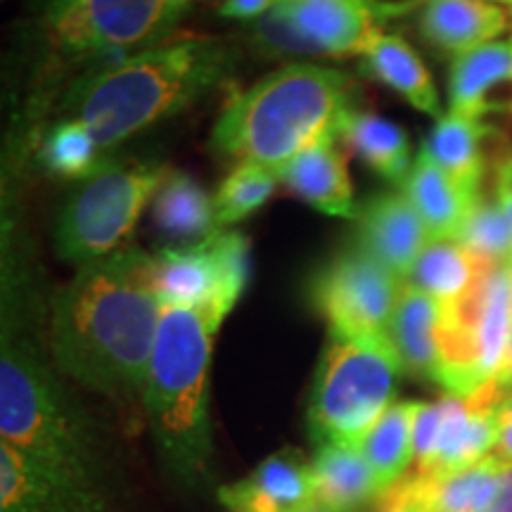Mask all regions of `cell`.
<instances>
[{"label": "cell", "mask_w": 512, "mask_h": 512, "mask_svg": "<svg viewBox=\"0 0 512 512\" xmlns=\"http://www.w3.org/2000/svg\"><path fill=\"white\" fill-rule=\"evenodd\" d=\"M150 268V254L121 247L55 294L50 347L64 375L117 399L143 392L164 311Z\"/></svg>", "instance_id": "1"}, {"label": "cell", "mask_w": 512, "mask_h": 512, "mask_svg": "<svg viewBox=\"0 0 512 512\" xmlns=\"http://www.w3.org/2000/svg\"><path fill=\"white\" fill-rule=\"evenodd\" d=\"M356 83L318 64H287L226 102L211 150L238 164L280 171L325 138H337L354 112Z\"/></svg>", "instance_id": "2"}, {"label": "cell", "mask_w": 512, "mask_h": 512, "mask_svg": "<svg viewBox=\"0 0 512 512\" xmlns=\"http://www.w3.org/2000/svg\"><path fill=\"white\" fill-rule=\"evenodd\" d=\"M228 69L230 50L221 41L178 38L83 79L67 102V112L105 150L185 110L209 93Z\"/></svg>", "instance_id": "3"}, {"label": "cell", "mask_w": 512, "mask_h": 512, "mask_svg": "<svg viewBox=\"0 0 512 512\" xmlns=\"http://www.w3.org/2000/svg\"><path fill=\"white\" fill-rule=\"evenodd\" d=\"M223 320L207 309H164L143 403L166 467L185 484L209 477V363Z\"/></svg>", "instance_id": "4"}, {"label": "cell", "mask_w": 512, "mask_h": 512, "mask_svg": "<svg viewBox=\"0 0 512 512\" xmlns=\"http://www.w3.org/2000/svg\"><path fill=\"white\" fill-rule=\"evenodd\" d=\"M0 434L57 482L81 494L105 496L91 434L46 361L10 332H5L0 356Z\"/></svg>", "instance_id": "5"}, {"label": "cell", "mask_w": 512, "mask_h": 512, "mask_svg": "<svg viewBox=\"0 0 512 512\" xmlns=\"http://www.w3.org/2000/svg\"><path fill=\"white\" fill-rule=\"evenodd\" d=\"M401 373L389 339L368 342L330 335L309 403L313 439L320 446H356L392 406Z\"/></svg>", "instance_id": "6"}, {"label": "cell", "mask_w": 512, "mask_h": 512, "mask_svg": "<svg viewBox=\"0 0 512 512\" xmlns=\"http://www.w3.org/2000/svg\"><path fill=\"white\" fill-rule=\"evenodd\" d=\"M512 330V275L491 268L453 302L439 304L434 382L470 396L496 377Z\"/></svg>", "instance_id": "7"}, {"label": "cell", "mask_w": 512, "mask_h": 512, "mask_svg": "<svg viewBox=\"0 0 512 512\" xmlns=\"http://www.w3.org/2000/svg\"><path fill=\"white\" fill-rule=\"evenodd\" d=\"M169 174L162 164L100 166L72 192L57 219L55 245L62 259L86 266L119 252Z\"/></svg>", "instance_id": "8"}, {"label": "cell", "mask_w": 512, "mask_h": 512, "mask_svg": "<svg viewBox=\"0 0 512 512\" xmlns=\"http://www.w3.org/2000/svg\"><path fill=\"white\" fill-rule=\"evenodd\" d=\"M394 10L380 0H273L256 41L273 55H366Z\"/></svg>", "instance_id": "9"}, {"label": "cell", "mask_w": 512, "mask_h": 512, "mask_svg": "<svg viewBox=\"0 0 512 512\" xmlns=\"http://www.w3.org/2000/svg\"><path fill=\"white\" fill-rule=\"evenodd\" d=\"M152 290L164 309H207L226 320L249 278V240L216 230L188 247H166L152 256Z\"/></svg>", "instance_id": "10"}, {"label": "cell", "mask_w": 512, "mask_h": 512, "mask_svg": "<svg viewBox=\"0 0 512 512\" xmlns=\"http://www.w3.org/2000/svg\"><path fill=\"white\" fill-rule=\"evenodd\" d=\"M174 17L171 0H46L43 8L48 41L79 62L145 46Z\"/></svg>", "instance_id": "11"}, {"label": "cell", "mask_w": 512, "mask_h": 512, "mask_svg": "<svg viewBox=\"0 0 512 512\" xmlns=\"http://www.w3.org/2000/svg\"><path fill=\"white\" fill-rule=\"evenodd\" d=\"M403 283L406 280L356 245L316 273L311 302L328 320L330 335L375 342L389 339L387 328Z\"/></svg>", "instance_id": "12"}, {"label": "cell", "mask_w": 512, "mask_h": 512, "mask_svg": "<svg viewBox=\"0 0 512 512\" xmlns=\"http://www.w3.org/2000/svg\"><path fill=\"white\" fill-rule=\"evenodd\" d=\"M503 392L505 389L491 380L470 396L446 394L439 399L437 439L425 463L413 467V475H448L494 456L498 441L496 408Z\"/></svg>", "instance_id": "13"}, {"label": "cell", "mask_w": 512, "mask_h": 512, "mask_svg": "<svg viewBox=\"0 0 512 512\" xmlns=\"http://www.w3.org/2000/svg\"><path fill=\"white\" fill-rule=\"evenodd\" d=\"M430 240L425 223L406 195L382 192L358 209V245L401 280L411 278Z\"/></svg>", "instance_id": "14"}, {"label": "cell", "mask_w": 512, "mask_h": 512, "mask_svg": "<svg viewBox=\"0 0 512 512\" xmlns=\"http://www.w3.org/2000/svg\"><path fill=\"white\" fill-rule=\"evenodd\" d=\"M219 501L230 512H302L316 508L311 463L299 451H280L256 465L252 475L221 486Z\"/></svg>", "instance_id": "15"}, {"label": "cell", "mask_w": 512, "mask_h": 512, "mask_svg": "<svg viewBox=\"0 0 512 512\" xmlns=\"http://www.w3.org/2000/svg\"><path fill=\"white\" fill-rule=\"evenodd\" d=\"M510 27L508 8L491 0H420V34L453 57L498 41Z\"/></svg>", "instance_id": "16"}, {"label": "cell", "mask_w": 512, "mask_h": 512, "mask_svg": "<svg viewBox=\"0 0 512 512\" xmlns=\"http://www.w3.org/2000/svg\"><path fill=\"white\" fill-rule=\"evenodd\" d=\"M0 512H112L105 496L57 482L10 444H0Z\"/></svg>", "instance_id": "17"}, {"label": "cell", "mask_w": 512, "mask_h": 512, "mask_svg": "<svg viewBox=\"0 0 512 512\" xmlns=\"http://www.w3.org/2000/svg\"><path fill=\"white\" fill-rule=\"evenodd\" d=\"M278 176L299 200L323 214L358 219L347 157L337 147V138L320 140L311 150L294 157Z\"/></svg>", "instance_id": "18"}, {"label": "cell", "mask_w": 512, "mask_h": 512, "mask_svg": "<svg viewBox=\"0 0 512 512\" xmlns=\"http://www.w3.org/2000/svg\"><path fill=\"white\" fill-rule=\"evenodd\" d=\"M403 195L418 211L432 240H456L465 221L479 207L484 197L472 195L463 185H458L441 166L434 162L430 152L422 147L413 162L411 174L406 176Z\"/></svg>", "instance_id": "19"}, {"label": "cell", "mask_w": 512, "mask_h": 512, "mask_svg": "<svg viewBox=\"0 0 512 512\" xmlns=\"http://www.w3.org/2000/svg\"><path fill=\"white\" fill-rule=\"evenodd\" d=\"M439 302L418 285L403 283L399 302L389 320V342L399 356L403 373L434 380L437 368Z\"/></svg>", "instance_id": "20"}, {"label": "cell", "mask_w": 512, "mask_h": 512, "mask_svg": "<svg viewBox=\"0 0 512 512\" xmlns=\"http://www.w3.org/2000/svg\"><path fill=\"white\" fill-rule=\"evenodd\" d=\"M316 508L351 512L384 494L373 467L354 444H323L311 463Z\"/></svg>", "instance_id": "21"}, {"label": "cell", "mask_w": 512, "mask_h": 512, "mask_svg": "<svg viewBox=\"0 0 512 512\" xmlns=\"http://www.w3.org/2000/svg\"><path fill=\"white\" fill-rule=\"evenodd\" d=\"M361 69L363 74L373 76L399 93L403 100L411 102L418 112L441 119V100L430 69L406 38L382 34L375 46L363 55Z\"/></svg>", "instance_id": "22"}, {"label": "cell", "mask_w": 512, "mask_h": 512, "mask_svg": "<svg viewBox=\"0 0 512 512\" xmlns=\"http://www.w3.org/2000/svg\"><path fill=\"white\" fill-rule=\"evenodd\" d=\"M498 83H512V36L484 43L453 57L448 102L453 114L482 119L491 110L489 93Z\"/></svg>", "instance_id": "23"}, {"label": "cell", "mask_w": 512, "mask_h": 512, "mask_svg": "<svg viewBox=\"0 0 512 512\" xmlns=\"http://www.w3.org/2000/svg\"><path fill=\"white\" fill-rule=\"evenodd\" d=\"M503 460L496 456L439 477H403L399 489L430 512H479L494 494Z\"/></svg>", "instance_id": "24"}, {"label": "cell", "mask_w": 512, "mask_h": 512, "mask_svg": "<svg viewBox=\"0 0 512 512\" xmlns=\"http://www.w3.org/2000/svg\"><path fill=\"white\" fill-rule=\"evenodd\" d=\"M491 128L482 119L463 117V114L448 112L441 117L425 140V150L430 152L434 162L446 171L458 185L470 190L472 195H482L486 157L484 140Z\"/></svg>", "instance_id": "25"}, {"label": "cell", "mask_w": 512, "mask_h": 512, "mask_svg": "<svg viewBox=\"0 0 512 512\" xmlns=\"http://www.w3.org/2000/svg\"><path fill=\"white\" fill-rule=\"evenodd\" d=\"M420 401H399L384 411L370 432L358 441V451L373 467L377 482L387 494L406 477L415 460V420H418Z\"/></svg>", "instance_id": "26"}, {"label": "cell", "mask_w": 512, "mask_h": 512, "mask_svg": "<svg viewBox=\"0 0 512 512\" xmlns=\"http://www.w3.org/2000/svg\"><path fill=\"white\" fill-rule=\"evenodd\" d=\"M496 266L494 261L475 254L458 240H430L406 283L418 285L439 304H446L463 297L479 278H484Z\"/></svg>", "instance_id": "27"}, {"label": "cell", "mask_w": 512, "mask_h": 512, "mask_svg": "<svg viewBox=\"0 0 512 512\" xmlns=\"http://www.w3.org/2000/svg\"><path fill=\"white\" fill-rule=\"evenodd\" d=\"M339 136L344 138L351 152H356L370 169L387 181L401 185L411 174V140L394 121L354 110L344 121Z\"/></svg>", "instance_id": "28"}, {"label": "cell", "mask_w": 512, "mask_h": 512, "mask_svg": "<svg viewBox=\"0 0 512 512\" xmlns=\"http://www.w3.org/2000/svg\"><path fill=\"white\" fill-rule=\"evenodd\" d=\"M155 223L169 240L197 245L216 233L214 200L188 174L171 171L155 197Z\"/></svg>", "instance_id": "29"}, {"label": "cell", "mask_w": 512, "mask_h": 512, "mask_svg": "<svg viewBox=\"0 0 512 512\" xmlns=\"http://www.w3.org/2000/svg\"><path fill=\"white\" fill-rule=\"evenodd\" d=\"M280 176L266 166L256 164H238L221 183L214 197V221L216 230L223 226H233L256 209L266 204L273 195Z\"/></svg>", "instance_id": "30"}, {"label": "cell", "mask_w": 512, "mask_h": 512, "mask_svg": "<svg viewBox=\"0 0 512 512\" xmlns=\"http://www.w3.org/2000/svg\"><path fill=\"white\" fill-rule=\"evenodd\" d=\"M98 143L93 133L81 121L67 119L53 126L43 140L41 157L43 164L55 174L67 178H88L98 166Z\"/></svg>", "instance_id": "31"}, {"label": "cell", "mask_w": 512, "mask_h": 512, "mask_svg": "<svg viewBox=\"0 0 512 512\" xmlns=\"http://www.w3.org/2000/svg\"><path fill=\"white\" fill-rule=\"evenodd\" d=\"M456 240L484 259L508 266L512 259V219L496 200H482Z\"/></svg>", "instance_id": "32"}, {"label": "cell", "mask_w": 512, "mask_h": 512, "mask_svg": "<svg viewBox=\"0 0 512 512\" xmlns=\"http://www.w3.org/2000/svg\"><path fill=\"white\" fill-rule=\"evenodd\" d=\"M498 420V441L494 448V456L503 463H512V392L505 389L501 401L496 408Z\"/></svg>", "instance_id": "33"}, {"label": "cell", "mask_w": 512, "mask_h": 512, "mask_svg": "<svg viewBox=\"0 0 512 512\" xmlns=\"http://www.w3.org/2000/svg\"><path fill=\"white\" fill-rule=\"evenodd\" d=\"M479 512H512V463H503L494 494Z\"/></svg>", "instance_id": "34"}, {"label": "cell", "mask_w": 512, "mask_h": 512, "mask_svg": "<svg viewBox=\"0 0 512 512\" xmlns=\"http://www.w3.org/2000/svg\"><path fill=\"white\" fill-rule=\"evenodd\" d=\"M273 0H223L221 15L230 19H259L271 10Z\"/></svg>", "instance_id": "35"}, {"label": "cell", "mask_w": 512, "mask_h": 512, "mask_svg": "<svg viewBox=\"0 0 512 512\" xmlns=\"http://www.w3.org/2000/svg\"><path fill=\"white\" fill-rule=\"evenodd\" d=\"M384 512H430L422 508L418 501H413L411 496H406L399 486H392V489L384 494Z\"/></svg>", "instance_id": "36"}, {"label": "cell", "mask_w": 512, "mask_h": 512, "mask_svg": "<svg viewBox=\"0 0 512 512\" xmlns=\"http://www.w3.org/2000/svg\"><path fill=\"white\" fill-rule=\"evenodd\" d=\"M496 384L501 389H508L512 392V330H510V339H508V347H505V354L501 358V366L496 370Z\"/></svg>", "instance_id": "37"}, {"label": "cell", "mask_w": 512, "mask_h": 512, "mask_svg": "<svg viewBox=\"0 0 512 512\" xmlns=\"http://www.w3.org/2000/svg\"><path fill=\"white\" fill-rule=\"evenodd\" d=\"M188 3L190 0H171V10H174V15H178V12H181Z\"/></svg>", "instance_id": "38"}, {"label": "cell", "mask_w": 512, "mask_h": 512, "mask_svg": "<svg viewBox=\"0 0 512 512\" xmlns=\"http://www.w3.org/2000/svg\"><path fill=\"white\" fill-rule=\"evenodd\" d=\"M491 3H498V5H505V8H508V5L512 3V0H491Z\"/></svg>", "instance_id": "39"}, {"label": "cell", "mask_w": 512, "mask_h": 512, "mask_svg": "<svg viewBox=\"0 0 512 512\" xmlns=\"http://www.w3.org/2000/svg\"><path fill=\"white\" fill-rule=\"evenodd\" d=\"M302 512H328V510H323V508H309V510H302Z\"/></svg>", "instance_id": "40"}, {"label": "cell", "mask_w": 512, "mask_h": 512, "mask_svg": "<svg viewBox=\"0 0 512 512\" xmlns=\"http://www.w3.org/2000/svg\"><path fill=\"white\" fill-rule=\"evenodd\" d=\"M508 271H510V275H512V259H510V264H508Z\"/></svg>", "instance_id": "41"}, {"label": "cell", "mask_w": 512, "mask_h": 512, "mask_svg": "<svg viewBox=\"0 0 512 512\" xmlns=\"http://www.w3.org/2000/svg\"><path fill=\"white\" fill-rule=\"evenodd\" d=\"M508 12H510V15H512V3H510V5H508Z\"/></svg>", "instance_id": "42"}]
</instances>
